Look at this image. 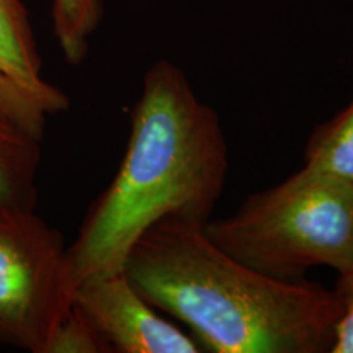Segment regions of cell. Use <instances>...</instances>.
Returning a JSON list of instances; mask_svg holds the SVG:
<instances>
[{"label": "cell", "instance_id": "5", "mask_svg": "<svg viewBox=\"0 0 353 353\" xmlns=\"http://www.w3.org/2000/svg\"><path fill=\"white\" fill-rule=\"evenodd\" d=\"M72 304L105 339L112 353H201L192 334L161 316L125 272L90 278L74 290Z\"/></svg>", "mask_w": 353, "mask_h": 353}, {"label": "cell", "instance_id": "7", "mask_svg": "<svg viewBox=\"0 0 353 353\" xmlns=\"http://www.w3.org/2000/svg\"><path fill=\"white\" fill-rule=\"evenodd\" d=\"M41 139L0 117V208H34Z\"/></svg>", "mask_w": 353, "mask_h": 353}, {"label": "cell", "instance_id": "8", "mask_svg": "<svg viewBox=\"0 0 353 353\" xmlns=\"http://www.w3.org/2000/svg\"><path fill=\"white\" fill-rule=\"evenodd\" d=\"M304 169L353 187V99L312 130L304 145Z\"/></svg>", "mask_w": 353, "mask_h": 353}, {"label": "cell", "instance_id": "12", "mask_svg": "<svg viewBox=\"0 0 353 353\" xmlns=\"http://www.w3.org/2000/svg\"><path fill=\"white\" fill-rule=\"evenodd\" d=\"M332 291L341 306V316L335 322L330 353H353V265L339 272Z\"/></svg>", "mask_w": 353, "mask_h": 353}, {"label": "cell", "instance_id": "6", "mask_svg": "<svg viewBox=\"0 0 353 353\" xmlns=\"http://www.w3.org/2000/svg\"><path fill=\"white\" fill-rule=\"evenodd\" d=\"M0 72L38 95L54 114L69 108V97L43 77V59L21 0H0Z\"/></svg>", "mask_w": 353, "mask_h": 353}, {"label": "cell", "instance_id": "4", "mask_svg": "<svg viewBox=\"0 0 353 353\" xmlns=\"http://www.w3.org/2000/svg\"><path fill=\"white\" fill-rule=\"evenodd\" d=\"M72 296L63 234L34 208H0V342L43 353Z\"/></svg>", "mask_w": 353, "mask_h": 353}, {"label": "cell", "instance_id": "10", "mask_svg": "<svg viewBox=\"0 0 353 353\" xmlns=\"http://www.w3.org/2000/svg\"><path fill=\"white\" fill-rule=\"evenodd\" d=\"M50 114L54 113L38 95L0 72V117L43 139Z\"/></svg>", "mask_w": 353, "mask_h": 353}, {"label": "cell", "instance_id": "3", "mask_svg": "<svg viewBox=\"0 0 353 353\" xmlns=\"http://www.w3.org/2000/svg\"><path fill=\"white\" fill-rule=\"evenodd\" d=\"M203 229L224 252L276 280H304L316 267L343 272L353 265V187L301 167Z\"/></svg>", "mask_w": 353, "mask_h": 353}, {"label": "cell", "instance_id": "2", "mask_svg": "<svg viewBox=\"0 0 353 353\" xmlns=\"http://www.w3.org/2000/svg\"><path fill=\"white\" fill-rule=\"evenodd\" d=\"M205 224L157 221L132 244L123 272L203 352L330 353L337 296L307 278L276 280L219 249Z\"/></svg>", "mask_w": 353, "mask_h": 353}, {"label": "cell", "instance_id": "1", "mask_svg": "<svg viewBox=\"0 0 353 353\" xmlns=\"http://www.w3.org/2000/svg\"><path fill=\"white\" fill-rule=\"evenodd\" d=\"M228 174V141L216 110L198 99L182 69L167 59L154 63L132 108L118 172L68 247L74 290L121 272L132 244L157 221L208 223Z\"/></svg>", "mask_w": 353, "mask_h": 353}, {"label": "cell", "instance_id": "11", "mask_svg": "<svg viewBox=\"0 0 353 353\" xmlns=\"http://www.w3.org/2000/svg\"><path fill=\"white\" fill-rule=\"evenodd\" d=\"M43 353H112V348L92 322L72 304L52 329Z\"/></svg>", "mask_w": 353, "mask_h": 353}, {"label": "cell", "instance_id": "9", "mask_svg": "<svg viewBox=\"0 0 353 353\" xmlns=\"http://www.w3.org/2000/svg\"><path fill=\"white\" fill-rule=\"evenodd\" d=\"M103 13L105 0H52V33L69 64L77 65L85 59Z\"/></svg>", "mask_w": 353, "mask_h": 353}]
</instances>
